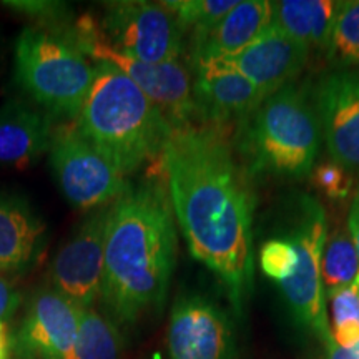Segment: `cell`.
I'll return each mask as SVG.
<instances>
[{
  "instance_id": "obj_1",
  "label": "cell",
  "mask_w": 359,
  "mask_h": 359,
  "mask_svg": "<svg viewBox=\"0 0 359 359\" xmlns=\"http://www.w3.org/2000/svg\"><path fill=\"white\" fill-rule=\"evenodd\" d=\"M160 161L190 255L240 313L253 286V200L230 143L219 128L173 130Z\"/></svg>"
},
{
  "instance_id": "obj_2",
  "label": "cell",
  "mask_w": 359,
  "mask_h": 359,
  "mask_svg": "<svg viewBox=\"0 0 359 359\" xmlns=\"http://www.w3.org/2000/svg\"><path fill=\"white\" fill-rule=\"evenodd\" d=\"M177 246L172 201L163 183L130 187L109 206L100 299L111 320L133 323L163 306Z\"/></svg>"
},
{
  "instance_id": "obj_3",
  "label": "cell",
  "mask_w": 359,
  "mask_h": 359,
  "mask_svg": "<svg viewBox=\"0 0 359 359\" xmlns=\"http://www.w3.org/2000/svg\"><path fill=\"white\" fill-rule=\"evenodd\" d=\"M77 128L123 177L161 158L173 135L158 107L109 64L95 65Z\"/></svg>"
},
{
  "instance_id": "obj_4",
  "label": "cell",
  "mask_w": 359,
  "mask_h": 359,
  "mask_svg": "<svg viewBox=\"0 0 359 359\" xmlns=\"http://www.w3.org/2000/svg\"><path fill=\"white\" fill-rule=\"evenodd\" d=\"M243 125L238 140L250 172L303 178L313 172L320 122L311 102L293 85L268 97Z\"/></svg>"
},
{
  "instance_id": "obj_5",
  "label": "cell",
  "mask_w": 359,
  "mask_h": 359,
  "mask_svg": "<svg viewBox=\"0 0 359 359\" xmlns=\"http://www.w3.org/2000/svg\"><path fill=\"white\" fill-rule=\"evenodd\" d=\"M15 72L25 92L50 114L79 118L95 77L70 35L27 27L15 43Z\"/></svg>"
},
{
  "instance_id": "obj_6",
  "label": "cell",
  "mask_w": 359,
  "mask_h": 359,
  "mask_svg": "<svg viewBox=\"0 0 359 359\" xmlns=\"http://www.w3.org/2000/svg\"><path fill=\"white\" fill-rule=\"evenodd\" d=\"M70 37L97 64H109L127 75L158 107L173 130L190 128L198 122L193 100V75L180 60L145 64L125 55L109 42L92 15L80 17Z\"/></svg>"
},
{
  "instance_id": "obj_7",
  "label": "cell",
  "mask_w": 359,
  "mask_h": 359,
  "mask_svg": "<svg viewBox=\"0 0 359 359\" xmlns=\"http://www.w3.org/2000/svg\"><path fill=\"white\" fill-rule=\"evenodd\" d=\"M298 253L294 273L280 283L283 296L296 321L330 349L334 344L326 316L321 258L327 240V219L320 201L309 195L298 196L291 208L285 233Z\"/></svg>"
},
{
  "instance_id": "obj_8",
  "label": "cell",
  "mask_w": 359,
  "mask_h": 359,
  "mask_svg": "<svg viewBox=\"0 0 359 359\" xmlns=\"http://www.w3.org/2000/svg\"><path fill=\"white\" fill-rule=\"evenodd\" d=\"M100 29L116 50L145 64H168L183 53V29L163 2L105 4Z\"/></svg>"
},
{
  "instance_id": "obj_9",
  "label": "cell",
  "mask_w": 359,
  "mask_h": 359,
  "mask_svg": "<svg viewBox=\"0 0 359 359\" xmlns=\"http://www.w3.org/2000/svg\"><path fill=\"white\" fill-rule=\"evenodd\" d=\"M48 154L60 190L75 208L92 210L109 205L130 188L123 175L77 127L55 130Z\"/></svg>"
},
{
  "instance_id": "obj_10",
  "label": "cell",
  "mask_w": 359,
  "mask_h": 359,
  "mask_svg": "<svg viewBox=\"0 0 359 359\" xmlns=\"http://www.w3.org/2000/svg\"><path fill=\"white\" fill-rule=\"evenodd\" d=\"M167 343L170 359H240L230 316L200 294L173 304Z\"/></svg>"
},
{
  "instance_id": "obj_11",
  "label": "cell",
  "mask_w": 359,
  "mask_h": 359,
  "mask_svg": "<svg viewBox=\"0 0 359 359\" xmlns=\"http://www.w3.org/2000/svg\"><path fill=\"white\" fill-rule=\"evenodd\" d=\"M107 212L98 210L85 219L50 264L52 290L82 309L92 308L102 294Z\"/></svg>"
},
{
  "instance_id": "obj_12",
  "label": "cell",
  "mask_w": 359,
  "mask_h": 359,
  "mask_svg": "<svg viewBox=\"0 0 359 359\" xmlns=\"http://www.w3.org/2000/svg\"><path fill=\"white\" fill-rule=\"evenodd\" d=\"M314 110L331 160L359 175V75H326L316 87Z\"/></svg>"
},
{
  "instance_id": "obj_13",
  "label": "cell",
  "mask_w": 359,
  "mask_h": 359,
  "mask_svg": "<svg viewBox=\"0 0 359 359\" xmlns=\"http://www.w3.org/2000/svg\"><path fill=\"white\" fill-rule=\"evenodd\" d=\"M80 313L82 308L55 290H40L17 334V351L29 359H72Z\"/></svg>"
},
{
  "instance_id": "obj_14",
  "label": "cell",
  "mask_w": 359,
  "mask_h": 359,
  "mask_svg": "<svg viewBox=\"0 0 359 359\" xmlns=\"http://www.w3.org/2000/svg\"><path fill=\"white\" fill-rule=\"evenodd\" d=\"M193 69V100L206 127L222 130L228 123H243L264 102L248 79L218 62H200Z\"/></svg>"
},
{
  "instance_id": "obj_15",
  "label": "cell",
  "mask_w": 359,
  "mask_h": 359,
  "mask_svg": "<svg viewBox=\"0 0 359 359\" xmlns=\"http://www.w3.org/2000/svg\"><path fill=\"white\" fill-rule=\"evenodd\" d=\"M306 58L308 48L271 25L243 52L213 62H218L248 79L266 100L281 88L293 85V80L306 64Z\"/></svg>"
},
{
  "instance_id": "obj_16",
  "label": "cell",
  "mask_w": 359,
  "mask_h": 359,
  "mask_svg": "<svg viewBox=\"0 0 359 359\" xmlns=\"http://www.w3.org/2000/svg\"><path fill=\"white\" fill-rule=\"evenodd\" d=\"M271 27V2L238 0L210 32L193 37L191 64L230 58L253 45Z\"/></svg>"
},
{
  "instance_id": "obj_17",
  "label": "cell",
  "mask_w": 359,
  "mask_h": 359,
  "mask_svg": "<svg viewBox=\"0 0 359 359\" xmlns=\"http://www.w3.org/2000/svg\"><path fill=\"white\" fill-rule=\"evenodd\" d=\"M53 128L50 116L8 103L0 109V165L25 168L50 150Z\"/></svg>"
},
{
  "instance_id": "obj_18",
  "label": "cell",
  "mask_w": 359,
  "mask_h": 359,
  "mask_svg": "<svg viewBox=\"0 0 359 359\" xmlns=\"http://www.w3.org/2000/svg\"><path fill=\"white\" fill-rule=\"evenodd\" d=\"M334 11L331 0H280L271 2V25L308 52H327Z\"/></svg>"
},
{
  "instance_id": "obj_19",
  "label": "cell",
  "mask_w": 359,
  "mask_h": 359,
  "mask_svg": "<svg viewBox=\"0 0 359 359\" xmlns=\"http://www.w3.org/2000/svg\"><path fill=\"white\" fill-rule=\"evenodd\" d=\"M43 230L24 200L0 193V269L17 271L32 262Z\"/></svg>"
},
{
  "instance_id": "obj_20",
  "label": "cell",
  "mask_w": 359,
  "mask_h": 359,
  "mask_svg": "<svg viewBox=\"0 0 359 359\" xmlns=\"http://www.w3.org/2000/svg\"><path fill=\"white\" fill-rule=\"evenodd\" d=\"M123 341L111 318L93 308L82 309L72 359H120Z\"/></svg>"
},
{
  "instance_id": "obj_21",
  "label": "cell",
  "mask_w": 359,
  "mask_h": 359,
  "mask_svg": "<svg viewBox=\"0 0 359 359\" xmlns=\"http://www.w3.org/2000/svg\"><path fill=\"white\" fill-rule=\"evenodd\" d=\"M359 273V255L348 228H338L326 240L321 258V278L326 296L353 285Z\"/></svg>"
},
{
  "instance_id": "obj_22",
  "label": "cell",
  "mask_w": 359,
  "mask_h": 359,
  "mask_svg": "<svg viewBox=\"0 0 359 359\" xmlns=\"http://www.w3.org/2000/svg\"><path fill=\"white\" fill-rule=\"evenodd\" d=\"M327 57L339 65L359 64V0L336 2Z\"/></svg>"
},
{
  "instance_id": "obj_23",
  "label": "cell",
  "mask_w": 359,
  "mask_h": 359,
  "mask_svg": "<svg viewBox=\"0 0 359 359\" xmlns=\"http://www.w3.org/2000/svg\"><path fill=\"white\" fill-rule=\"evenodd\" d=\"M163 4L177 15L183 29H193V37H198L210 32L238 0H170Z\"/></svg>"
},
{
  "instance_id": "obj_24",
  "label": "cell",
  "mask_w": 359,
  "mask_h": 359,
  "mask_svg": "<svg viewBox=\"0 0 359 359\" xmlns=\"http://www.w3.org/2000/svg\"><path fill=\"white\" fill-rule=\"evenodd\" d=\"M333 311L331 338L338 346L348 348L359 341V290L356 285L344 286L327 294Z\"/></svg>"
},
{
  "instance_id": "obj_25",
  "label": "cell",
  "mask_w": 359,
  "mask_h": 359,
  "mask_svg": "<svg viewBox=\"0 0 359 359\" xmlns=\"http://www.w3.org/2000/svg\"><path fill=\"white\" fill-rule=\"evenodd\" d=\"M298 253L288 238H273L262 246L259 264L263 273L271 280L283 283L294 273Z\"/></svg>"
},
{
  "instance_id": "obj_26",
  "label": "cell",
  "mask_w": 359,
  "mask_h": 359,
  "mask_svg": "<svg viewBox=\"0 0 359 359\" xmlns=\"http://www.w3.org/2000/svg\"><path fill=\"white\" fill-rule=\"evenodd\" d=\"M313 183L330 198L344 200L351 193L353 175L334 161H327L313 170Z\"/></svg>"
},
{
  "instance_id": "obj_27",
  "label": "cell",
  "mask_w": 359,
  "mask_h": 359,
  "mask_svg": "<svg viewBox=\"0 0 359 359\" xmlns=\"http://www.w3.org/2000/svg\"><path fill=\"white\" fill-rule=\"evenodd\" d=\"M20 306V294L17 290L0 276V321H7Z\"/></svg>"
},
{
  "instance_id": "obj_28",
  "label": "cell",
  "mask_w": 359,
  "mask_h": 359,
  "mask_svg": "<svg viewBox=\"0 0 359 359\" xmlns=\"http://www.w3.org/2000/svg\"><path fill=\"white\" fill-rule=\"evenodd\" d=\"M6 6H8L13 11H20L24 13H32V15H48L53 17V13L58 12L62 8V6L53 2H4Z\"/></svg>"
},
{
  "instance_id": "obj_29",
  "label": "cell",
  "mask_w": 359,
  "mask_h": 359,
  "mask_svg": "<svg viewBox=\"0 0 359 359\" xmlns=\"http://www.w3.org/2000/svg\"><path fill=\"white\" fill-rule=\"evenodd\" d=\"M348 230L351 233L354 246H356V251L359 255V188L354 195L351 208H349V215H348Z\"/></svg>"
},
{
  "instance_id": "obj_30",
  "label": "cell",
  "mask_w": 359,
  "mask_h": 359,
  "mask_svg": "<svg viewBox=\"0 0 359 359\" xmlns=\"http://www.w3.org/2000/svg\"><path fill=\"white\" fill-rule=\"evenodd\" d=\"M326 359H359V341L356 344L348 348H341L338 344H333L330 349H326Z\"/></svg>"
},
{
  "instance_id": "obj_31",
  "label": "cell",
  "mask_w": 359,
  "mask_h": 359,
  "mask_svg": "<svg viewBox=\"0 0 359 359\" xmlns=\"http://www.w3.org/2000/svg\"><path fill=\"white\" fill-rule=\"evenodd\" d=\"M13 341L7 321H0V359H12Z\"/></svg>"
},
{
  "instance_id": "obj_32",
  "label": "cell",
  "mask_w": 359,
  "mask_h": 359,
  "mask_svg": "<svg viewBox=\"0 0 359 359\" xmlns=\"http://www.w3.org/2000/svg\"><path fill=\"white\" fill-rule=\"evenodd\" d=\"M353 285H356V286H358V290H359V273H358L356 280H354V283H353Z\"/></svg>"
}]
</instances>
